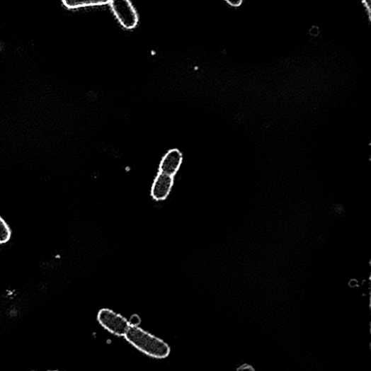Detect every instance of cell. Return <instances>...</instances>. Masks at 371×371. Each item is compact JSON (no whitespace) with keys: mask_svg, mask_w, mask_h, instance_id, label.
Segmentation results:
<instances>
[{"mask_svg":"<svg viewBox=\"0 0 371 371\" xmlns=\"http://www.w3.org/2000/svg\"><path fill=\"white\" fill-rule=\"evenodd\" d=\"M125 337L134 348L152 358L166 359L171 354V347L167 343L137 325L132 324Z\"/></svg>","mask_w":371,"mask_h":371,"instance_id":"cell-1","label":"cell"},{"mask_svg":"<svg viewBox=\"0 0 371 371\" xmlns=\"http://www.w3.org/2000/svg\"><path fill=\"white\" fill-rule=\"evenodd\" d=\"M98 321L105 330L118 337L125 336L132 325L126 318L108 308L98 312Z\"/></svg>","mask_w":371,"mask_h":371,"instance_id":"cell-2","label":"cell"},{"mask_svg":"<svg viewBox=\"0 0 371 371\" xmlns=\"http://www.w3.org/2000/svg\"><path fill=\"white\" fill-rule=\"evenodd\" d=\"M110 4L113 13L123 28L133 29L137 25L138 15L130 0H111Z\"/></svg>","mask_w":371,"mask_h":371,"instance_id":"cell-3","label":"cell"},{"mask_svg":"<svg viewBox=\"0 0 371 371\" xmlns=\"http://www.w3.org/2000/svg\"><path fill=\"white\" fill-rule=\"evenodd\" d=\"M174 184V177L159 172L152 184L151 196L154 200L164 201L170 195Z\"/></svg>","mask_w":371,"mask_h":371,"instance_id":"cell-4","label":"cell"},{"mask_svg":"<svg viewBox=\"0 0 371 371\" xmlns=\"http://www.w3.org/2000/svg\"><path fill=\"white\" fill-rule=\"evenodd\" d=\"M182 163V152L178 149H171L163 157L159 165V172L175 177Z\"/></svg>","mask_w":371,"mask_h":371,"instance_id":"cell-5","label":"cell"},{"mask_svg":"<svg viewBox=\"0 0 371 371\" xmlns=\"http://www.w3.org/2000/svg\"><path fill=\"white\" fill-rule=\"evenodd\" d=\"M111 0H62L64 6L69 10L101 6L110 4Z\"/></svg>","mask_w":371,"mask_h":371,"instance_id":"cell-6","label":"cell"},{"mask_svg":"<svg viewBox=\"0 0 371 371\" xmlns=\"http://www.w3.org/2000/svg\"><path fill=\"white\" fill-rule=\"evenodd\" d=\"M11 230L6 221L0 216V244H6L11 237Z\"/></svg>","mask_w":371,"mask_h":371,"instance_id":"cell-7","label":"cell"},{"mask_svg":"<svg viewBox=\"0 0 371 371\" xmlns=\"http://www.w3.org/2000/svg\"><path fill=\"white\" fill-rule=\"evenodd\" d=\"M226 1L233 7H239L242 4V0H226Z\"/></svg>","mask_w":371,"mask_h":371,"instance_id":"cell-8","label":"cell"},{"mask_svg":"<svg viewBox=\"0 0 371 371\" xmlns=\"http://www.w3.org/2000/svg\"><path fill=\"white\" fill-rule=\"evenodd\" d=\"M363 3H364L365 6H366V8H367V9L368 11L369 14H370L371 0H363Z\"/></svg>","mask_w":371,"mask_h":371,"instance_id":"cell-9","label":"cell"},{"mask_svg":"<svg viewBox=\"0 0 371 371\" xmlns=\"http://www.w3.org/2000/svg\"><path fill=\"white\" fill-rule=\"evenodd\" d=\"M350 286L351 287H355L356 285H357V282L355 281H352L350 283Z\"/></svg>","mask_w":371,"mask_h":371,"instance_id":"cell-10","label":"cell"}]
</instances>
